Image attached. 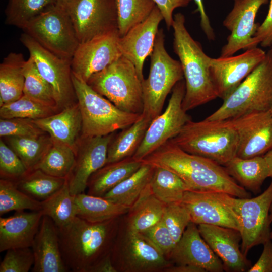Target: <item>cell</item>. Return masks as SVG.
Segmentation results:
<instances>
[{
    "mask_svg": "<svg viewBox=\"0 0 272 272\" xmlns=\"http://www.w3.org/2000/svg\"><path fill=\"white\" fill-rule=\"evenodd\" d=\"M75 196L70 192L67 178L60 189L41 201L43 215L50 217L58 228L68 225L77 217Z\"/></svg>",
    "mask_w": 272,
    "mask_h": 272,
    "instance_id": "35",
    "label": "cell"
},
{
    "mask_svg": "<svg viewBox=\"0 0 272 272\" xmlns=\"http://www.w3.org/2000/svg\"><path fill=\"white\" fill-rule=\"evenodd\" d=\"M21 53L11 52L0 64V106L16 101L23 95L24 66Z\"/></svg>",
    "mask_w": 272,
    "mask_h": 272,
    "instance_id": "29",
    "label": "cell"
},
{
    "mask_svg": "<svg viewBox=\"0 0 272 272\" xmlns=\"http://www.w3.org/2000/svg\"><path fill=\"white\" fill-rule=\"evenodd\" d=\"M221 195L237 219L241 250L246 256L252 247L270 239L272 181L263 192L255 197L238 198L223 192Z\"/></svg>",
    "mask_w": 272,
    "mask_h": 272,
    "instance_id": "9",
    "label": "cell"
},
{
    "mask_svg": "<svg viewBox=\"0 0 272 272\" xmlns=\"http://www.w3.org/2000/svg\"><path fill=\"white\" fill-rule=\"evenodd\" d=\"M173 18V48L185 78V92L182 105L187 112L218 97L210 74L211 57L190 35L184 15L178 13Z\"/></svg>",
    "mask_w": 272,
    "mask_h": 272,
    "instance_id": "3",
    "label": "cell"
},
{
    "mask_svg": "<svg viewBox=\"0 0 272 272\" xmlns=\"http://www.w3.org/2000/svg\"><path fill=\"white\" fill-rule=\"evenodd\" d=\"M91 272H117L112 262L111 253L98 262Z\"/></svg>",
    "mask_w": 272,
    "mask_h": 272,
    "instance_id": "53",
    "label": "cell"
},
{
    "mask_svg": "<svg viewBox=\"0 0 272 272\" xmlns=\"http://www.w3.org/2000/svg\"><path fill=\"white\" fill-rule=\"evenodd\" d=\"M32 121L53 141L69 146L76 154L82 133V116L78 102L53 115Z\"/></svg>",
    "mask_w": 272,
    "mask_h": 272,
    "instance_id": "26",
    "label": "cell"
},
{
    "mask_svg": "<svg viewBox=\"0 0 272 272\" xmlns=\"http://www.w3.org/2000/svg\"><path fill=\"white\" fill-rule=\"evenodd\" d=\"M142 161L174 172L190 190L223 192L238 198L251 197L246 189L238 184L222 165L184 151L171 140Z\"/></svg>",
    "mask_w": 272,
    "mask_h": 272,
    "instance_id": "1",
    "label": "cell"
},
{
    "mask_svg": "<svg viewBox=\"0 0 272 272\" xmlns=\"http://www.w3.org/2000/svg\"><path fill=\"white\" fill-rule=\"evenodd\" d=\"M197 226L202 237L221 260L225 270L248 271L251 267V263L241 251V237L239 231L208 224Z\"/></svg>",
    "mask_w": 272,
    "mask_h": 272,
    "instance_id": "22",
    "label": "cell"
},
{
    "mask_svg": "<svg viewBox=\"0 0 272 272\" xmlns=\"http://www.w3.org/2000/svg\"><path fill=\"white\" fill-rule=\"evenodd\" d=\"M58 112L57 108L24 95L16 101L0 106L1 118H21L34 120L47 117Z\"/></svg>",
    "mask_w": 272,
    "mask_h": 272,
    "instance_id": "41",
    "label": "cell"
},
{
    "mask_svg": "<svg viewBox=\"0 0 272 272\" xmlns=\"http://www.w3.org/2000/svg\"><path fill=\"white\" fill-rule=\"evenodd\" d=\"M164 38L163 30L160 29L150 55L149 76L142 82V114L152 120L161 113L167 95L184 77L180 61L172 58L166 51Z\"/></svg>",
    "mask_w": 272,
    "mask_h": 272,
    "instance_id": "8",
    "label": "cell"
},
{
    "mask_svg": "<svg viewBox=\"0 0 272 272\" xmlns=\"http://www.w3.org/2000/svg\"><path fill=\"white\" fill-rule=\"evenodd\" d=\"M154 166L149 183L152 193L166 205L181 202L184 193L190 190L188 186L172 171Z\"/></svg>",
    "mask_w": 272,
    "mask_h": 272,
    "instance_id": "34",
    "label": "cell"
},
{
    "mask_svg": "<svg viewBox=\"0 0 272 272\" xmlns=\"http://www.w3.org/2000/svg\"><path fill=\"white\" fill-rule=\"evenodd\" d=\"M115 135L80 139L74 166L67 178L72 195L84 192L90 176L106 164L108 148Z\"/></svg>",
    "mask_w": 272,
    "mask_h": 272,
    "instance_id": "19",
    "label": "cell"
},
{
    "mask_svg": "<svg viewBox=\"0 0 272 272\" xmlns=\"http://www.w3.org/2000/svg\"><path fill=\"white\" fill-rule=\"evenodd\" d=\"M34 262L31 247L10 249L0 263V272H28Z\"/></svg>",
    "mask_w": 272,
    "mask_h": 272,
    "instance_id": "47",
    "label": "cell"
},
{
    "mask_svg": "<svg viewBox=\"0 0 272 272\" xmlns=\"http://www.w3.org/2000/svg\"><path fill=\"white\" fill-rule=\"evenodd\" d=\"M67 178L49 175L39 169L28 172L15 183L20 190L32 198L41 201L60 189Z\"/></svg>",
    "mask_w": 272,
    "mask_h": 272,
    "instance_id": "37",
    "label": "cell"
},
{
    "mask_svg": "<svg viewBox=\"0 0 272 272\" xmlns=\"http://www.w3.org/2000/svg\"><path fill=\"white\" fill-rule=\"evenodd\" d=\"M72 78L82 116L81 139L109 134L130 126L142 117V113L120 109L72 72Z\"/></svg>",
    "mask_w": 272,
    "mask_h": 272,
    "instance_id": "5",
    "label": "cell"
},
{
    "mask_svg": "<svg viewBox=\"0 0 272 272\" xmlns=\"http://www.w3.org/2000/svg\"><path fill=\"white\" fill-rule=\"evenodd\" d=\"M238 139L237 156L249 158L263 156L272 149V114L256 111L227 119Z\"/></svg>",
    "mask_w": 272,
    "mask_h": 272,
    "instance_id": "17",
    "label": "cell"
},
{
    "mask_svg": "<svg viewBox=\"0 0 272 272\" xmlns=\"http://www.w3.org/2000/svg\"><path fill=\"white\" fill-rule=\"evenodd\" d=\"M111 258L117 271H164L173 264L142 233L127 229L123 237L117 231Z\"/></svg>",
    "mask_w": 272,
    "mask_h": 272,
    "instance_id": "11",
    "label": "cell"
},
{
    "mask_svg": "<svg viewBox=\"0 0 272 272\" xmlns=\"http://www.w3.org/2000/svg\"><path fill=\"white\" fill-rule=\"evenodd\" d=\"M43 48L72 60L79 41L65 8L56 5L42 12L22 29Z\"/></svg>",
    "mask_w": 272,
    "mask_h": 272,
    "instance_id": "10",
    "label": "cell"
},
{
    "mask_svg": "<svg viewBox=\"0 0 272 272\" xmlns=\"http://www.w3.org/2000/svg\"><path fill=\"white\" fill-rule=\"evenodd\" d=\"M259 44L263 47L272 46V0L268 14L262 24L258 27L249 49L256 47Z\"/></svg>",
    "mask_w": 272,
    "mask_h": 272,
    "instance_id": "49",
    "label": "cell"
},
{
    "mask_svg": "<svg viewBox=\"0 0 272 272\" xmlns=\"http://www.w3.org/2000/svg\"><path fill=\"white\" fill-rule=\"evenodd\" d=\"M41 210L16 211L0 218V252L18 248L31 247L41 223Z\"/></svg>",
    "mask_w": 272,
    "mask_h": 272,
    "instance_id": "25",
    "label": "cell"
},
{
    "mask_svg": "<svg viewBox=\"0 0 272 272\" xmlns=\"http://www.w3.org/2000/svg\"><path fill=\"white\" fill-rule=\"evenodd\" d=\"M27 172V169L16 153L4 141L1 140V179L16 182Z\"/></svg>",
    "mask_w": 272,
    "mask_h": 272,
    "instance_id": "45",
    "label": "cell"
},
{
    "mask_svg": "<svg viewBox=\"0 0 272 272\" xmlns=\"http://www.w3.org/2000/svg\"><path fill=\"white\" fill-rule=\"evenodd\" d=\"M269 171V177L272 179V149L263 155Z\"/></svg>",
    "mask_w": 272,
    "mask_h": 272,
    "instance_id": "55",
    "label": "cell"
},
{
    "mask_svg": "<svg viewBox=\"0 0 272 272\" xmlns=\"http://www.w3.org/2000/svg\"><path fill=\"white\" fill-rule=\"evenodd\" d=\"M171 140L184 151L223 166L237 155L238 135L227 119L190 120Z\"/></svg>",
    "mask_w": 272,
    "mask_h": 272,
    "instance_id": "4",
    "label": "cell"
},
{
    "mask_svg": "<svg viewBox=\"0 0 272 272\" xmlns=\"http://www.w3.org/2000/svg\"><path fill=\"white\" fill-rule=\"evenodd\" d=\"M56 5L57 0H8L5 23L23 29L35 17Z\"/></svg>",
    "mask_w": 272,
    "mask_h": 272,
    "instance_id": "39",
    "label": "cell"
},
{
    "mask_svg": "<svg viewBox=\"0 0 272 272\" xmlns=\"http://www.w3.org/2000/svg\"><path fill=\"white\" fill-rule=\"evenodd\" d=\"M271 225H272V224H271ZM270 239L272 241V229H271V233H270Z\"/></svg>",
    "mask_w": 272,
    "mask_h": 272,
    "instance_id": "58",
    "label": "cell"
},
{
    "mask_svg": "<svg viewBox=\"0 0 272 272\" xmlns=\"http://www.w3.org/2000/svg\"><path fill=\"white\" fill-rule=\"evenodd\" d=\"M269 51L270 52V53H271V54H272V48H271V49H270V50H269Z\"/></svg>",
    "mask_w": 272,
    "mask_h": 272,
    "instance_id": "60",
    "label": "cell"
},
{
    "mask_svg": "<svg viewBox=\"0 0 272 272\" xmlns=\"http://www.w3.org/2000/svg\"><path fill=\"white\" fill-rule=\"evenodd\" d=\"M119 218L90 222L76 217L68 225L58 228L64 262L73 272H91L111 253L118 228Z\"/></svg>",
    "mask_w": 272,
    "mask_h": 272,
    "instance_id": "2",
    "label": "cell"
},
{
    "mask_svg": "<svg viewBox=\"0 0 272 272\" xmlns=\"http://www.w3.org/2000/svg\"><path fill=\"white\" fill-rule=\"evenodd\" d=\"M269 111H270V112L271 113V114H272V106H271V108L270 109Z\"/></svg>",
    "mask_w": 272,
    "mask_h": 272,
    "instance_id": "59",
    "label": "cell"
},
{
    "mask_svg": "<svg viewBox=\"0 0 272 272\" xmlns=\"http://www.w3.org/2000/svg\"><path fill=\"white\" fill-rule=\"evenodd\" d=\"M77 217L90 222H102L119 218L128 213L130 208L114 203L103 197L84 192L75 195Z\"/></svg>",
    "mask_w": 272,
    "mask_h": 272,
    "instance_id": "33",
    "label": "cell"
},
{
    "mask_svg": "<svg viewBox=\"0 0 272 272\" xmlns=\"http://www.w3.org/2000/svg\"><path fill=\"white\" fill-rule=\"evenodd\" d=\"M46 133L32 119L13 118H1L0 136L2 138L36 137Z\"/></svg>",
    "mask_w": 272,
    "mask_h": 272,
    "instance_id": "46",
    "label": "cell"
},
{
    "mask_svg": "<svg viewBox=\"0 0 272 272\" xmlns=\"http://www.w3.org/2000/svg\"><path fill=\"white\" fill-rule=\"evenodd\" d=\"M181 202L187 209L191 222L239 230L237 219L222 198L221 192L186 191Z\"/></svg>",
    "mask_w": 272,
    "mask_h": 272,
    "instance_id": "20",
    "label": "cell"
},
{
    "mask_svg": "<svg viewBox=\"0 0 272 272\" xmlns=\"http://www.w3.org/2000/svg\"><path fill=\"white\" fill-rule=\"evenodd\" d=\"M152 121L142 114L138 120L115 134L108 148L106 164L132 157L141 144Z\"/></svg>",
    "mask_w": 272,
    "mask_h": 272,
    "instance_id": "30",
    "label": "cell"
},
{
    "mask_svg": "<svg viewBox=\"0 0 272 272\" xmlns=\"http://www.w3.org/2000/svg\"><path fill=\"white\" fill-rule=\"evenodd\" d=\"M165 272H206L203 269L187 264H173L166 268Z\"/></svg>",
    "mask_w": 272,
    "mask_h": 272,
    "instance_id": "54",
    "label": "cell"
},
{
    "mask_svg": "<svg viewBox=\"0 0 272 272\" xmlns=\"http://www.w3.org/2000/svg\"><path fill=\"white\" fill-rule=\"evenodd\" d=\"M143 162L132 157L108 163L89 178L87 193L102 197L117 185L130 177L141 166Z\"/></svg>",
    "mask_w": 272,
    "mask_h": 272,
    "instance_id": "27",
    "label": "cell"
},
{
    "mask_svg": "<svg viewBox=\"0 0 272 272\" xmlns=\"http://www.w3.org/2000/svg\"><path fill=\"white\" fill-rule=\"evenodd\" d=\"M65 8L79 43L118 30L115 0H71Z\"/></svg>",
    "mask_w": 272,
    "mask_h": 272,
    "instance_id": "14",
    "label": "cell"
},
{
    "mask_svg": "<svg viewBox=\"0 0 272 272\" xmlns=\"http://www.w3.org/2000/svg\"><path fill=\"white\" fill-rule=\"evenodd\" d=\"M24 75L23 95L57 108L51 86L41 75L33 59L30 56L26 60Z\"/></svg>",
    "mask_w": 272,
    "mask_h": 272,
    "instance_id": "42",
    "label": "cell"
},
{
    "mask_svg": "<svg viewBox=\"0 0 272 272\" xmlns=\"http://www.w3.org/2000/svg\"><path fill=\"white\" fill-rule=\"evenodd\" d=\"M169 260L175 264H187L205 271L222 272L221 260L201 236L197 225L191 222L175 244Z\"/></svg>",
    "mask_w": 272,
    "mask_h": 272,
    "instance_id": "23",
    "label": "cell"
},
{
    "mask_svg": "<svg viewBox=\"0 0 272 272\" xmlns=\"http://www.w3.org/2000/svg\"><path fill=\"white\" fill-rule=\"evenodd\" d=\"M6 143L18 156L28 171L35 169L50 147L52 140L46 133L36 137H5Z\"/></svg>",
    "mask_w": 272,
    "mask_h": 272,
    "instance_id": "36",
    "label": "cell"
},
{
    "mask_svg": "<svg viewBox=\"0 0 272 272\" xmlns=\"http://www.w3.org/2000/svg\"><path fill=\"white\" fill-rule=\"evenodd\" d=\"M227 173L245 189L258 192L269 171L263 156L249 158L235 156L224 166Z\"/></svg>",
    "mask_w": 272,
    "mask_h": 272,
    "instance_id": "28",
    "label": "cell"
},
{
    "mask_svg": "<svg viewBox=\"0 0 272 272\" xmlns=\"http://www.w3.org/2000/svg\"><path fill=\"white\" fill-rule=\"evenodd\" d=\"M269 216H270V221L272 223V204L271 205L270 209Z\"/></svg>",
    "mask_w": 272,
    "mask_h": 272,
    "instance_id": "57",
    "label": "cell"
},
{
    "mask_svg": "<svg viewBox=\"0 0 272 272\" xmlns=\"http://www.w3.org/2000/svg\"><path fill=\"white\" fill-rule=\"evenodd\" d=\"M268 0H234L233 9L223 21L231 34L221 49L220 57L232 56L241 49H249L259 26L255 23L260 7Z\"/></svg>",
    "mask_w": 272,
    "mask_h": 272,
    "instance_id": "18",
    "label": "cell"
},
{
    "mask_svg": "<svg viewBox=\"0 0 272 272\" xmlns=\"http://www.w3.org/2000/svg\"><path fill=\"white\" fill-rule=\"evenodd\" d=\"M20 40L43 78L51 86L59 111L78 102L72 78L71 60L49 52L24 33Z\"/></svg>",
    "mask_w": 272,
    "mask_h": 272,
    "instance_id": "12",
    "label": "cell"
},
{
    "mask_svg": "<svg viewBox=\"0 0 272 272\" xmlns=\"http://www.w3.org/2000/svg\"><path fill=\"white\" fill-rule=\"evenodd\" d=\"M165 206L152 193L149 184L128 212L126 229L140 233L152 227L161 220Z\"/></svg>",
    "mask_w": 272,
    "mask_h": 272,
    "instance_id": "31",
    "label": "cell"
},
{
    "mask_svg": "<svg viewBox=\"0 0 272 272\" xmlns=\"http://www.w3.org/2000/svg\"><path fill=\"white\" fill-rule=\"evenodd\" d=\"M120 109L142 113L144 109L142 81L134 64L121 55L86 82Z\"/></svg>",
    "mask_w": 272,
    "mask_h": 272,
    "instance_id": "7",
    "label": "cell"
},
{
    "mask_svg": "<svg viewBox=\"0 0 272 272\" xmlns=\"http://www.w3.org/2000/svg\"><path fill=\"white\" fill-rule=\"evenodd\" d=\"M197 6V11L200 13V25L205 35L209 40H214L215 36L213 29L208 17L202 3V0H194Z\"/></svg>",
    "mask_w": 272,
    "mask_h": 272,
    "instance_id": "52",
    "label": "cell"
},
{
    "mask_svg": "<svg viewBox=\"0 0 272 272\" xmlns=\"http://www.w3.org/2000/svg\"><path fill=\"white\" fill-rule=\"evenodd\" d=\"M263 244V249L260 256L248 272H272V241L270 239Z\"/></svg>",
    "mask_w": 272,
    "mask_h": 272,
    "instance_id": "51",
    "label": "cell"
},
{
    "mask_svg": "<svg viewBox=\"0 0 272 272\" xmlns=\"http://www.w3.org/2000/svg\"><path fill=\"white\" fill-rule=\"evenodd\" d=\"M272 47V46H271Z\"/></svg>",
    "mask_w": 272,
    "mask_h": 272,
    "instance_id": "61",
    "label": "cell"
},
{
    "mask_svg": "<svg viewBox=\"0 0 272 272\" xmlns=\"http://www.w3.org/2000/svg\"><path fill=\"white\" fill-rule=\"evenodd\" d=\"M161 220L170 231L175 244L191 222L190 214L181 202L166 205Z\"/></svg>",
    "mask_w": 272,
    "mask_h": 272,
    "instance_id": "44",
    "label": "cell"
},
{
    "mask_svg": "<svg viewBox=\"0 0 272 272\" xmlns=\"http://www.w3.org/2000/svg\"><path fill=\"white\" fill-rule=\"evenodd\" d=\"M154 168L153 165L143 162L135 173L102 197L114 203L130 208L148 186Z\"/></svg>",
    "mask_w": 272,
    "mask_h": 272,
    "instance_id": "32",
    "label": "cell"
},
{
    "mask_svg": "<svg viewBox=\"0 0 272 272\" xmlns=\"http://www.w3.org/2000/svg\"><path fill=\"white\" fill-rule=\"evenodd\" d=\"M272 106V54L265 59L205 119L222 120L256 111H269Z\"/></svg>",
    "mask_w": 272,
    "mask_h": 272,
    "instance_id": "6",
    "label": "cell"
},
{
    "mask_svg": "<svg viewBox=\"0 0 272 272\" xmlns=\"http://www.w3.org/2000/svg\"><path fill=\"white\" fill-rule=\"evenodd\" d=\"M34 262L33 272H67L59 243L58 228L53 220L43 215L31 247Z\"/></svg>",
    "mask_w": 272,
    "mask_h": 272,
    "instance_id": "24",
    "label": "cell"
},
{
    "mask_svg": "<svg viewBox=\"0 0 272 272\" xmlns=\"http://www.w3.org/2000/svg\"><path fill=\"white\" fill-rule=\"evenodd\" d=\"M160 10L168 29L172 27L173 13L177 8L188 6L192 0H153Z\"/></svg>",
    "mask_w": 272,
    "mask_h": 272,
    "instance_id": "50",
    "label": "cell"
},
{
    "mask_svg": "<svg viewBox=\"0 0 272 272\" xmlns=\"http://www.w3.org/2000/svg\"><path fill=\"white\" fill-rule=\"evenodd\" d=\"M266 53L257 47L238 55L211 58L210 71L218 97L224 100L265 59Z\"/></svg>",
    "mask_w": 272,
    "mask_h": 272,
    "instance_id": "16",
    "label": "cell"
},
{
    "mask_svg": "<svg viewBox=\"0 0 272 272\" xmlns=\"http://www.w3.org/2000/svg\"><path fill=\"white\" fill-rule=\"evenodd\" d=\"M162 20L163 16L156 6L146 19L119 37V47L121 54L134 64L142 82L144 79V63L153 51L158 26Z\"/></svg>",
    "mask_w": 272,
    "mask_h": 272,
    "instance_id": "21",
    "label": "cell"
},
{
    "mask_svg": "<svg viewBox=\"0 0 272 272\" xmlns=\"http://www.w3.org/2000/svg\"><path fill=\"white\" fill-rule=\"evenodd\" d=\"M118 31L122 37L132 27L146 19L156 6L153 0H115Z\"/></svg>",
    "mask_w": 272,
    "mask_h": 272,
    "instance_id": "40",
    "label": "cell"
},
{
    "mask_svg": "<svg viewBox=\"0 0 272 272\" xmlns=\"http://www.w3.org/2000/svg\"><path fill=\"white\" fill-rule=\"evenodd\" d=\"M41 209V202L20 190L14 182L0 179V215L12 211Z\"/></svg>",
    "mask_w": 272,
    "mask_h": 272,
    "instance_id": "43",
    "label": "cell"
},
{
    "mask_svg": "<svg viewBox=\"0 0 272 272\" xmlns=\"http://www.w3.org/2000/svg\"><path fill=\"white\" fill-rule=\"evenodd\" d=\"M76 161V153L69 146L57 142L52 144L36 168L45 173L60 178H67Z\"/></svg>",
    "mask_w": 272,
    "mask_h": 272,
    "instance_id": "38",
    "label": "cell"
},
{
    "mask_svg": "<svg viewBox=\"0 0 272 272\" xmlns=\"http://www.w3.org/2000/svg\"><path fill=\"white\" fill-rule=\"evenodd\" d=\"M118 31L96 36L79 43L71 60L72 73L87 82L122 55Z\"/></svg>",
    "mask_w": 272,
    "mask_h": 272,
    "instance_id": "15",
    "label": "cell"
},
{
    "mask_svg": "<svg viewBox=\"0 0 272 272\" xmlns=\"http://www.w3.org/2000/svg\"><path fill=\"white\" fill-rule=\"evenodd\" d=\"M185 92V83L182 79L173 87L164 112L150 123L141 144L132 156L135 160L142 161L165 142L176 137L191 120L182 107Z\"/></svg>",
    "mask_w": 272,
    "mask_h": 272,
    "instance_id": "13",
    "label": "cell"
},
{
    "mask_svg": "<svg viewBox=\"0 0 272 272\" xmlns=\"http://www.w3.org/2000/svg\"><path fill=\"white\" fill-rule=\"evenodd\" d=\"M140 233L148 238L169 260L175 243L162 220Z\"/></svg>",
    "mask_w": 272,
    "mask_h": 272,
    "instance_id": "48",
    "label": "cell"
},
{
    "mask_svg": "<svg viewBox=\"0 0 272 272\" xmlns=\"http://www.w3.org/2000/svg\"><path fill=\"white\" fill-rule=\"evenodd\" d=\"M71 0H57V5L65 8Z\"/></svg>",
    "mask_w": 272,
    "mask_h": 272,
    "instance_id": "56",
    "label": "cell"
}]
</instances>
